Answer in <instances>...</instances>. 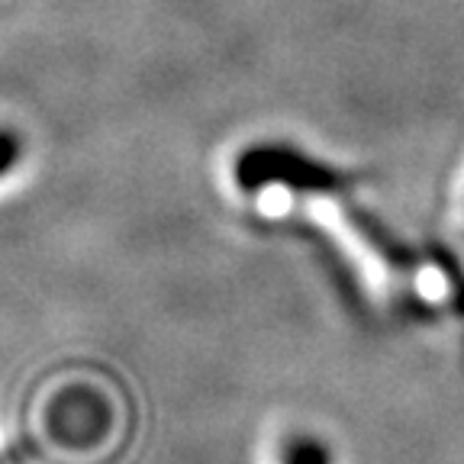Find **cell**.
<instances>
[{
    "mask_svg": "<svg viewBox=\"0 0 464 464\" xmlns=\"http://www.w3.org/2000/svg\"><path fill=\"white\" fill-rule=\"evenodd\" d=\"M281 464H333V455L323 442L310 439V435H297L294 442H287L281 455Z\"/></svg>",
    "mask_w": 464,
    "mask_h": 464,
    "instance_id": "1",
    "label": "cell"
},
{
    "mask_svg": "<svg viewBox=\"0 0 464 464\" xmlns=\"http://www.w3.org/2000/svg\"><path fill=\"white\" fill-rule=\"evenodd\" d=\"M20 159V136L10 130H0V174H7Z\"/></svg>",
    "mask_w": 464,
    "mask_h": 464,
    "instance_id": "2",
    "label": "cell"
}]
</instances>
